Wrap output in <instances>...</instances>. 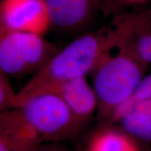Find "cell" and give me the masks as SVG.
I'll return each instance as SVG.
<instances>
[{
  "instance_id": "8",
  "label": "cell",
  "mask_w": 151,
  "mask_h": 151,
  "mask_svg": "<svg viewBox=\"0 0 151 151\" xmlns=\"http://www.w3.org/2000/svg\"><path fill=\"white\" fill-rule=\"evenodd\" d=\"M148 16L119 19L114 24L121 35L119 44L127 48L146 65L151 64V23Z\"/></svg>"
},
{
  "instance_id": "15",
  "label": "cell",
  "mask_w": 151,
  "mask_h": 151,
  "mask_svg": "<svg viewBox=\"0 0 151 151\" xmlns=\"http://www.w3.org/2000/svg\"><path fill=\"white\" fill-rule=\"evenodd\" d=\"M125 2L130 4H139V3H144L146 1H148L149 0H122Z\"/></svg>"
},
{
  "instance_id": "2",
  "label": "cell",
  "mask_w": 151,
  "mask_h": 151,
  "mask_svg": "<svg viewBox=\"0 0 151 151\" xmlns=\"http://www.w3.org/2000/svg\"><path fill=\"white\" fill-rule=\"evenodd\" d=\"M118 52H110L93 70V88L104 113H111L133 96L144 76L146 65L127 48L118 44Z\"/></svg>"
},
{
  "instance_id": "3",
  "label": "cell",
  "mask_w": 151,
  "mask_h": 151,
  "mask_svg": "<svg viewBox=\"0 0 151 151\" xmlns=\"http://www.w3.org/2000/svg\"><path fill=\"white\" fill-rule=\"evenodd\" d=\"M14 109L42 141H57L70 137L83 120L54 92L36 94Z\"/></svg>"
},
{
  "instance_id": "16",
  "label": "cell",
  "mask_w": 151,
  "mask_h": 151,
  "mask_svg": "<svg viewBox=\"0 0 151 151\" xmlns=\"http://www.w3.org/2000/svg\"><path fill=\"white\" fill-rule=\"evenodd\" d=\"M149 151H151V150H149Z\"/></svg>"
},
{
  "instance_id": "14",
  "label": "cell",
  "mask_w": 151,
  "mask_h": 151,
  "mask_svg": "<svg viewBox=\"0 0 151 151\" xmlns=\"http://www.w3.org/2000/svg\"><path fill=\"white\" fill-rule=\"evenodd\" d=\"M37 151H64V150H62L61 148H58V147L55 146L54 145H52V146L39 147V148L38 149Z\"/></svg>"
},
{
  "instance_id": "10",
  "label": "cell",
  "mask_w": 151,
  "mask_h": 151,
  "mask_svg": "<svg viewBox=\"0 0 151 151\" xmlns=\"http://www.w3.org/2000/svg\"><path fill=\"white\" fill-rule=\"evenodd\" d=\"M116 122L129 137L151 143V113H131Z\"/></svg>"
},
{
  "instance_id": "4",
  "label": "cell",
  "mask_w": 151,
  "mask_h": 151,
  "mask_svg": "<svg viewBox=\"0 0 151 151\" xmlns=\"http://www.w3.org/2000/svg\"><path fill=\"white\" fill-rule=\"evenodd\" d=\"M58 51L41 35L0 30V69L8 76L37 72Z\"/></svg>"
},
{
  "instance_id": "1",
  "label": "cell",
  "mask_w": 151,
  "mask_h": 151,
  "mask_svg": "<svg viewBox=\"0 0 151 151\" xmlns=\"http://www.w3.org/2000/svg\"><path fill=\"white\" fill-rule=\"evenodd\" d=\"M120 33L115 28L87 33L59 50L39 69L16 94L12 109L36 94L54 92L62 84L86 77L100 61L118 46Z\"/></svg>"
},
{
  "instance_id": "12",
  "label": "cell",
  "mask_w": 151,
  "mask_h": 151,
  "mask_svg": "<svg viewBox=\"0 0 151 151\" xmlns=\"http://www.w3.org/2000/svg\"><path fill=\"white\" fill-rule=\"evenodd\" d=\"M16 94L11 87L8 76L0 73V108L1 111L12 109Z\"/></svg>"
},
{
  "instance_id": "13",
  "label": "cell",
  "mask_w": 151,
  "mask_h": 151,
  "mask_svg": "<svg viewBox=\"0 0 151 151\" xmlns=\"http://www.w3.org/2000/svg\"><path fill=\"white\" fill-rule=\"evenodd\" d=\"M132 97L137 100L151 99V73L143 77Z\"/></svg>"
},
{
  "instance_id": "5",
  "label": "cell",
  "mask_w": 151,
  "mask_h": 151,
  "mask_svg": "<svg viewBox=\"0 0 151 151\" xmlns=\"http://www.w3.org/2000/svg\"><path fill=\"white\" fill-rule=\"evenodd\" d=\"M50 26L46 0H1L0 30L43 36Z\"/></svg>"
},
{
  "instance_id": "6",
  "label": "cell",
  "mask_w": 151,
  "mask_h": 151,
  "mask_svg": "<svg viewBox=\"0 0 151 151\" xmlns=\"http://www.w3.org/2000/svg\"><path fill=\"white\" fill-rule=\"evenodd\" d=\"M41 141L16 109L2 111L0 151H37Z\"/></svg>"
},
{
  "instance_id": "7",
  "label": "cell",
  "mask_w": 151,
  "mask_h": 151,
  "mask_svg": "<svg viewBox=\"0 0 151 151\" xmlns=\"http://www.w3.org/2000/svg\"><path fill=\"white\" fill-rule=\"evenodd\" d=\"M51 25L75 29L89 22L99 6V0H46Z\"/></svg>"
},
{
  "instance_id": "11",
  "label": "cell",
  "mask_w": 151,
  "mask_h": 151,
  "mask_svg": "<svg viewBox=\"0 0 151 151\" xmlns=\"http://www.w3.org/2000/svg\"><path fill=\"white\" fill-rule=\"evenodd\" d=\"M90 151L139 150L135 143L126 134L116 131H106L94 138Z\"/></svg>"
},
{
  "instance_id": "9",
  "label": "cell",
  "mask_w": 151,
  "mask_h": 151,
  "mask_svg": "<svg viewBox=\"0 0 151 151\" xmlns=\"http://www.w3.org/2000/svg\"><path fill=\"white\" fill-rule=\"evenodd\" d=\"M54 93L59 94L73 114L81 120L92 115L99 105L96 92L86 77L67 81Z\"/></svg>"
}]
</instances>
